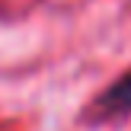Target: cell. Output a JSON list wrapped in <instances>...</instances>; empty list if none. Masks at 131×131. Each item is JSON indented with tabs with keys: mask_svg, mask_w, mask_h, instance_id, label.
<instances>
[{
	"mask_svg": "<svg viewBox=\"0 0 131 131\" xmlns=\"http://www.w3.org/2000/svg\"><path fill=\"white\" fill-rule=\"evenodd\" d=\"M131 112V70L122 74L112 86H106L99 96H96V106H93V115L99 122H109V118H122V115Z\"/></svg>",
	"mask_w": 131,
	"mask_h": 131,
	"instance_id": "obj_1",
	"label": "cell"
}]
</instances>
